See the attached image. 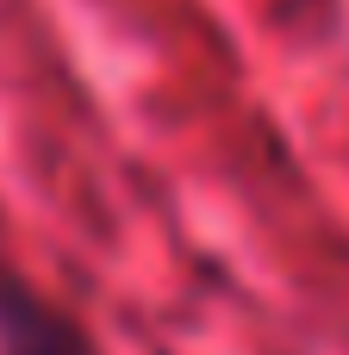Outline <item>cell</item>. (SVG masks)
Returning a JSON list of instances; mask_svg holds the SVG:
<instances>
[{"label":"cell","instance_id":"1","mask_svg":"<svg viewBox=\"0 0 349 355\" xmlns=\"http://www.w3.org/2000/svg\"><path fill=\"white\" fill-rule=\"evenodd\" d=\"M0 355H94V343L25 281L0 275Z\"/></svg>","mask_w":349,"mask_h":355}]
</instances>
